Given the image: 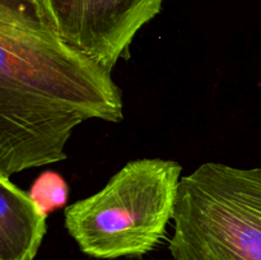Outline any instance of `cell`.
Returning <instances> with one entry per match:
<instances>
[{"instance_id":"1","label":"cell","mask_w":261,"mask_h":260,"mask_svg":"<svg viewBox=\"0 0 261 260\" xmlns=\"http://www.w3.org/2000/svg\"><path fill=\"white\" fill-rule=\"evenodd\" d=\"M111 70L66 43L33 0H0V175L64 161L78 125L124 120Z\"/></svg>"},{"instance_id":"2","label":"cell","mask_w":261,"mask_h":260,"mask_svg":"<svg viewBox=\"0 0 261 260\" xmlns=\"http://www.w3.org/2000/svg\"><path fill=\"white\" fill-rule=\"evenodd\" d=\"M182 166L142 158L64 211L65 228L82 252L97 259L143 256L165 237L172 219Z\"/></svg>"},{"instance_id":"3","label":"cell","mask_w":261,"mask_h":260,"mask_svg":"<svg viewBox=\"0 0 261 260\" xmlns=\"http://www.w3.org/2000/svg\"><path fill=\"white\" fill-rule=\"evenodd\" d=\"M175 260H261V168L205 162L178 185Z\"/></svg>"},{"instance_id":"4","label":"cell","mask_w":261,"mask_h":260,"mask_svg":"<svg viewBox=\"0 0 261 260\" xmlns=\"http://www.w3.org/2000/svg\"><path fill=\"white\" fill-rule=\"evenodd\" d=\"M43 22L66 43L112 70L163 0H33Z\"/></svg>"},{"instance_id":"5","label":"cell","mask_w":261,"mask_h":260,"mask_svg":"<svg viewBox=\"0 0 261 260\" xmlns=\"http://www.w3.org/2000/svg\"><path fill=\"white\" fill-rule=\"evenodd\" d=\"M46 218L27 191L0 175V260H33L46 235Z\"/></svg>"},{"instance_id":"6","label":"cell","mask_w":261,"mask_h":260,"mask_svg":"<svg viewBox=\"0 0 261 260\" xmlns=\"http://www.w3.org/2000/svg\"><path fill=\"white\" fill-rule=\"evenodd\" d=\"M31 199L45 216L66 205L69 198V186L65 178L55 171L47 170L38 175L31 186Z\"/></svg>"}]
</instances>
